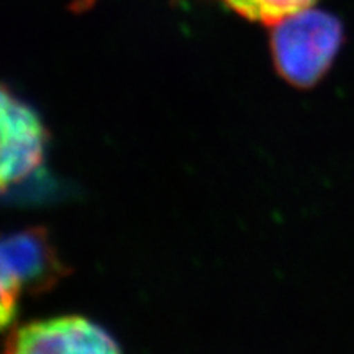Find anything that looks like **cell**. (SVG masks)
<instances>
[{
	"mask_svg": "<svg viewBox=\"0 0 354 354\" xmlns=\"http://www.w3.org/2000/svg\"><path fill=\"white\" fill-rule=\"evenodd\" d=\"M344 39L333 13L310 7L271 26V56L279 76L299 88H310L328 73Z\"/></svg>",
	"mask_w": 354,
	"mask_h": 354,
	"instance_id": "1",
	"label": "cell"
},
{
	"mask_svg": "<svg viewBox=\"0 0 354 354\" xmlns=\"http://www.w3.org/2000/svg\"><path fill=\"white\" fill-rule=\"evenodd\" d=\"M64 276L63 261L43 228L0 236V330L13 326L25 295L51 290Z\"/></svg>",
	"mask_w": 354,
	"mask_h": 354,
	"instance_id": "2",
	"label": "cell"
},
{
	"mask_svg": "<svg viewBox=\"0 0 354 354\" xmlns=\"http://www.w3.org/2000/svg\"><path fill=\"white\" fill-rule=\"evenodd\" d=\"M48 140L37 110L0 82V194L41 167Z\"/></svg>",
	"mask_w": 354,
	"mask_h": 354,
	"instance_id": "3",
	"label": "cell"
},
{
	"mask_svg": "<svg viewBox=\"0 0 354 354\" xmlns=\"http://www.w3.org/2000/svg\"><path fill=\"white\" fill-rule=\"evenodd\" d=\"M0 354H123L99 323L81 315H59L12 326Z\"/></svg>",
	"mask_w": 354,
	"mask_h": 354,
	"instance_id": "4",
	"label": "cell"
},
{
	"mask_svg": "<svg viewBox=\"0 0 354 354\" xmlns=\"http://www.w3.org/2000/svg\"><path fill=\"white\" fill-rule=\"evenodd\" d=\"M221 2L243 19L272 26L294 13L315 7L317 0H221Z\"/></svg>",
	"mask_w": 354,
	"mask_h": 354,
	"instance_id": "5",
	"label": "cell"
},
{
	"mask_svg": "<svg viewBox=\"0 0 354 354\" xmlns=\"http://www.w3.org/2000/svg\"><path fill=\"white\" fill-rule=\"evenodd\" d=\"M95 3L97 0H73V2H71V10L76 13H84L91 10Z\"/></svg>",
	"mask_w": 354,
	"mask_h": 354,
	"instance_id": "6",
	"label": "cell"
}]
</instances>
